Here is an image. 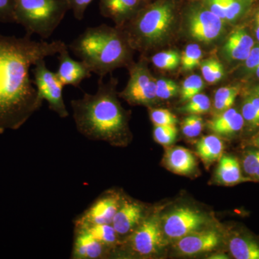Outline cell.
<instances>
[{
	"instance_id": "6da1fadb",
	"label": "cell",
	"mask_w": 259,
	"mask_h": 259,
	"mask_svg": "<svg viewBox=\"0 0 259 259\" xmlns=\"http://www.w3.org/2000/svg\"><path fill=\"white\" fill-rule=\"evenodd\" d=\"M68 48L62 40L36 41L0 34V134L18 130L42 106L30 69Z\"/></svg>"
},
{
	"instance_id": "7a4b0ae2",
	"label": "cell",
	"mask_w": 259,
	"mask_h": 259,
	"mask_svg": "<svg viewBox=\"0 0 259 259\" xmlns=\"http://www.w3.org/2000/svg\"><path fill=\"white\" fill-rule=\"evenodd\" d=\"M102 79L96 93H84L82 98L71 100L73 118L78 132L87 139L121 146L128 141L129 114L117 99V81L112 78L104 83Z\"/></svg>"
},
{
	"instance_id": "3957f363",
	"label": "cell",
	"mask_w": 259,
	"mask_h": 259,
	"mask_svg": "<svg viewBox=\"0 0 259 259\" xmlns=\"http://www.w3.org/2000/svg\"><path fill=\"white\" fill-rule=\"evenodd\" d=\"M68 48L100 78L132 64L134 49L120 27L102 24L87 28Z\"/></svg>"
},
{
	"instance_id": "277c9868",
	"label": "cell",
	"mask_w": 259,
	"mask_h": 259,
	"mask_svg": "<svg viewBox=\"0 0 259 259\" xmlns=\"http://www.w3.org/2000/svg\"><path fill=\"white\" fill-rule=\"evenodd\" d=\"M176 21L175 0H156L145 5L121 28L134 50L146 53L167 42L173 34Z\"/></svg>"
},
{
	"instance_id": "5b68a950",
	"label": "cell",
	"mask_w": 259,
	"mask_h": 259,
	"mask_svg": "<svg viewBox=\"0 0 259 259\" xmlns=\"http://www.w3.org/2000/svg\"><path fill=\"white\" fill-rule=\"evenodd\" d=\"M70 10L68 0H15V23L27 35L47 39L54 33Z\"/></svg>"
},
{
	"instance_id": "8992f818",
	"label": "cell",
	"mask_w": 259,
	"mask_h": 259,
	"mask_svg": "<svg viewBox=\"0 0 259 259\" xmlns=\"http://www.w3.org/2000/svg\"><path fill=\"white\" fill-rule=\"evenodd\" d=\"M166 239L161 219L157 214L146 215L139 226L125 239H122L113 255L122 250L130 256H153L160 253L166 245Z\"/></svg>"
},
{
	"instance_id": "52a82bcc",
	"label": "cell",
	"mask_w": 259,
	"mask_h": 259,
	"mask_svg": "<svg viewBox=\"0 0 259 259\" xmlns=\"http://www.w3.org/2000/svg\"><path fill=\"white\" fill-rule=\"evenodd\" d=\"M186 30L190 37L204 44H210L224 32V20L214 15L203 4H193L186 10Z\"/></svg>"
},
{
	"instance_id": "ba28073f",
	"label": "cell",
	"mask_w": 259,
	"mask_h": 259,
	"mask_svg": "<svg viewBox=\"0 0 259 259\" xmlns=\"http://www.w3.org/2000/svg\"><path fill=\"white\" fill-rule=\"evenodd\" d=\"M130 79L119 96L131 105L151 106L157 102L156 79L148 69L146 61L129 66Z\"/></svg>"
},
{
	"instance_id": "9c48e42d",
	"label": "cell",
	"mask_w": 259,
	"mask_h": 259,
	"mask_svg": "<svg viewBox=\"0 0 259 259\" xmlns=\"http://www.w3.org/2000/svg\"><path fill=\"white\" fill-rule=\"evenodd\" d=\"M32 73L33 84L39 97L42 100H47L49 109L56 112L61 118L67 117L69 114L63 97L64 86L58 79L56 72L48 69L45 60L41 59L35 64Z\"/></svg>"
},
{
	"instance_id": "30bf717a",
	"label": "cell",
	"mask_w": 259,
	"mask_h": 259,
	"mask_svg": "<svg viewBox=\"0 0 259 259\" xmlns=\"http://www.w3.org/2000/svg\"><path fill=\"white\" fill-rule=\"evenodd\" d=\"M125 196L119 191L108 190L100 194L88 209L75 218L74 226L112 224Z\"/></svg>"
},
{
	"instance_id": "8fae6325",
	"label": "cell",
	"mask_w": 259,
	"mask_h": 259,
	"mask_svg": "<svg viewBox=\"0 0 259 259\" xmlns=\"http://www.w3.org/2000/svg\"><path fill=\"white\" fill-rule=\"evenodd\" d=\"M205 223L202 213L190 207H179L163 218L161 223L163 234L168 239L179 240L197 231Z\"/></svg>"
},
{
	"instance_id": "7c38bea8",
	"label": "cell",
	"mask_w": 259,
	"mask_h": 259,
	"mask_svg": "<svg viewBox=\"0 0 259 259\" xmlns=\"http://www.w3.org/2000/svg\"><path fill=\"white\" fill-rule=\"evenodd\" d=\"M112 251L102 244L82 226H74L71 259H103L112 256Z\"/></svg>"
},
{
	"instance_id": "4fadbf2b",
	"label": "cell",
	"mask_w": 259,
	"mask_h": 259,
	"mask_svg": "<svg viewBox=\"0 0 259 259\" xmlns=\"http://www.w3.org/2000/svg\"><path fill=\"white\" fill-rule=\"evenodd\" d=\"M146 215L142 204L125 196L112 220V226L120 238L126 237L139 226Z\"/></svg>"
},
{
	"instance_id": "5bb4252c",
	"label": "cell",
	"mask_w": 259,
	"mask_h": 259,
	"mask_svg": "<svg viewBox=\"0 0 259 259\" xmlns=\"http://www.w3.org/2000/svg\"><path fill=\"white\" fill-rule=\"evenodd\" d=\"M221 240V236L217 231H197L177 240L175 249L181 255H197L217 248Z\"/></svg>"
},
{
	"instance_id": "9a60e30c",
	"label": "cell",
	"mask_w": 259,
	"mask_h": 259,
	"mask_svg": "<svg viewBox=\"0 0 259 259\" xmlns=\"http://www.w3.org/2000/svg\"><path fill=\"white\" fill-rule=\"evenodd\" d=\"M148 3L145 0H100V13L121 28Z\"/></svg>"
},
{
	"instance_id": "2e32d148",
	"label": "cell",
	"mask_w": 259,
	"mask_h": 259,
	"mask_svg": "<svg viewBox=\"0 0 259 259\" xmlns=\"http://www.w3.org/2000/svg\"><path fill=\"white\" fill-rule=\"evenodd\" d=\"M59 66L56 74L64 86L79 88L83 80L92 76V71L82 61H75L70 56L68 48L59 53Z\"/></svg>"
},
{
	"instance_id": "e0dca14e",
	"label": "cell",
	"mask_w": 259,
	"mask_h": 259,
	"mask_svg": "<svg viewBox=\"0 0 259 259\" xmlns=\"http://www.w3.org/2000/svg\"><path fill=\"white\" fill-rule=\"evenodd\" d=\"M254 47L253 37L244 28H237L232 32L223 46V54L231 61H245Z\"/></svg>"
},
{
	"instance_id": "ac0fdd59",
	"label": "cell",
	"mask_w": 259,
	"mask_h": 259,
	"mask_svg": "<svg viewBox=\"0 0 259 259\" xmlns=\"http://www.w3.org/2000/svg\"><path fill=\"white\" fill-rule=\"evenodd\" d=\"M164 161L171 171L181 175H191L197 167V160L193 153L181 146L168 148Z\"/></svg>"
},
{
	"instance_id": "d6986e66",
	"label": "cell",
	"mask_w": 259,
	"mask_h": 259,
	"mask_svg": "<svg viewBox=\"0 0 259 259\" xmlns=\"http://www.w3.org/2000/svg\"><path fill=\"white\" fill-rule=\"evenodd\" d=\"M244 122L242 114L231 107L209 120L207 125L216 134L226 136L239 132L243 128Z\"/></svg>"
},
{
	"instance_id": "ffe728a7",
	"label": "cell",
	"mask_w": 259,
	"mask_h": 259,
	"mask_svg": "<svg viewBox=\"0 0 259 259\" xmlns=\"http://www.w3.org/2000/svg\"><path fill=\"white\" fill-rule=\"evenodd\" d=\"M215 178L220 184L233 185L240 182L252 181L250 177L242 175L241 166L236 158L224 155L220 158L219 164L215 172Z\"/></svg>"
},
{
	"instance_id": "44dd1931",
	"label": "cell",
	"mask_w": 259,
	"mask_h": 259,
	"mask_svg": "<svg viewBox=\"0 0 259 259\" xmlns=\"http://www.w3.org/2000/svg\"><path fill=\"white\" fill-rule=\"evenodd\" d=\"M197 155L205 164L209 165L222 157L224 145L214 135L204 136L196 144Z\"/></svg>"
},
{
	"instance_id": "7402d4cb",
	"label": "cell",
	"mask_w": 259,
	"mask_h": 259,
	"mask_svg": "<svg viewBox=\"0 0 259 259\" xmlns=\"http://www.w3.org/2000/svg\"><path fill=\"white\" fill-rule=\"evenodd\" d=\"M231 254L236 259H259V244L254 240L236 236L229 242Z\"/></svg>"
},
{
	"instance_id": "603a6c76",
	"label": "cell",
	"mask_w": 259,
	"mask_h": 259,
	"mask_svg": "<svg viewBox=\"0 0 259 259\" xmlns=\"http://www.w3.org/2000/svg\"><path fill=\"white\" fill-rule=\"evenodd\" d=\"M82 226L88 230L95 238L102 244L106 245L112 250V255L116 248L120 244L121 238L114 229L112 224H97Z\"/></svg>"
},
{
	"instance_id": "cb8c5ba5",
	"label": "cell",
	"mask_w": 259,
	"mask_h": 259,
	"mask_svg": "<svg viewBox=\"0 0 259 259\" xmlns=\"http://www.w3.org/2000/svg\"><path fill=\"white\" fill-rule=\"evenodd\" d=\"M239 93L237 86L223 87L218 89L214 95V107L218 115L231 108Z\"/></svg>"
},
{
	"instance_id": "d4e9b609",
	"label": "cell",
	"mask_w": 259,
	"mask_h": 259,
	"mask_svg": "<svg viewBox=\"0 0 259 259\" xmlns=\"http://www.w3.org/2000/svg\"><path fill=\"white\" fill-rule=\"evenodd\" d=\"M151 61L158 69L170 71L181 64V54L176 51H161L153 55Z\"/></svg>"
},
{
	"instance_id": "484cf974",
	"label": "cell",
	"mask_w": 259,
	"mask_h": 259,
	"mask_svg": "<svg viewBox=\"0 0 259 259\" xmlns=\"http://www.w3.org/2000/svg\"><path fill=\"white\" fill-rule=\"evenodd\" d=\"M211 102L209 98L204 94L199 93L186 102L185 106L180 111L190 115H202L207 113L210 110Z\"/></svg>"
},
{
	"instance_id": "4316f807",
	"label": "cell",
	"mask_w": 259,
	"mask_h": 259,
	"mask_svg": "<svg viewBox=\"0 0 259 259\" xmlns=\"http://www.w3.org/2000/svg\"><path fill=\"white\" fill-rule=\"evenodd\" d=\"M255 0H225L226 21L238 20L249 9Z\"/></svg>"
},
{
	"instance_id": "83f0119b",
	"label": "cell",
	"mask_w": 259,
	"mask_h": 259,
	"mask_svg": "<svg viewBox=\"0 0 259 259\" xmlns=\"http://www.w3.org/2000/svg\"><path fill=\"white\" fill-rule=\"evenodd\" d=\"M204 88L202 78L197 74H192L182 82L180 87V96L182 102H186L197 94L201 93Z\"/></svg>"
},
{
	"instance_id": "f1b7e54d",
	"label": "cell",
	"mask_w": 259,
	"mask_h": 259,
	"mask_svg": "<svg viewBox=\"0 0 259 259\" xmlns=\"http://www.w3.org/2000/svg\"><path fill=\"white\" fill-rule=\"evenodd\" d=\"M200 64L202 76L207 82L216 83L224 76V68L219 61L209 59L202 61Z\"/></svg>"
},
{
	"instance_id": "f546056e",
	"label": "cell",
	"mask_w": 259,
	"mask_h": 259,
	"mask_svg": "<svg viewBox=\"0 0 259 259\" xmlns=\"http://www.w3.org/2000/svg\"><path fill=\"white\" fill-rule=\"evenodd\" d=\"M202 51L197 44H189L181 55V65L184 71H191L201 64Z\"/></svg>"
},
{
	"instance_id": "4dcf8cb0",
	"label": "cell",
	"mask_w": 259,
	"mask_h": 259,
	"mask_svg": "<svg viewBox=\"0 0 259 259\" xmlns=\"http://www.w3.org/2000/svg\"><path fill=\"white\" fill-rule=\"evenodd\" d=\"M176 125H154L153 138L155 141L163 146H170L176 141Z\"/></svg>"
},
{
	"instance_id": "1f68e13d",
	"label": "cell",
	"mask_w": 259,
	"mask_h": 259,
	"mask_svg": "<svg viewBox=\"0 0 259 259\" xmlns=\"http://www.w3.org/2000/svg\"><path fill=\"white\" fill-rule=\"evenodd\" d=\"M182 131L187 137H197L203 129V120L199 115H190L182 122Z\"/></svg>"
},
{
	"instance_id": "d6a6232c",
	"label": "cell",
	"mask_w": 259,
	"mask_h": 259,
	"mask_svg": "<svg viewBox=\"0 0 259 259\" xmlns=\"http://www.w3.org/2000/svg\"><path fill=\"white\" fill-rule=\"evenodd\" d=\"M180 93V87L171 79H156V96L158 100H168Z\"/></svg>"
},
{
	"instance_id": "836d02e7",
	"label": "cell",
	"mask_w": 259,
	"mask_h": 259,
	"mask_svg": "<svg viewBox=\"0 0 259 259\" xmlns=\"http://www.w3.org/2000/svg\"><path fill=\"white\" fill-rule=\"evenodd\" d=\"M243 166L250 178L259 180V150H252L245 153Z\"/></svg>"
},
{
	"instance_id": "e575fe53",
	"label": "cell",
	"mask_w": 259,
	"mask_h": 259,
	"mask_svg": "<svg viewBox=\"0 0 259 259\" xmlns=\"http://www.w3.org/2000/svg\"><path fill=\"white\" fill-rule=\"evenodd\" d=\"M150 117L154 125H176L178 122L176 115L166 109H151Z\"/></svg>"
},
{
	"instance_id": "d590c367",
	"label": "cell",
	"mask_w": 259,
	"mask_h": 259,
	"mask_svg": "<svg viewBox=\"0 0 259 259\" xmlns=\"http://www.w3.org/2000/svg\"><path fill=\"white\" fill-rule=\"evenodd\" d=\"M242 115L245 122L253 127L259 126V110L248 100L245 99L242 107Z\"/></svg>"
},
{
	"instance_id": "8d00e7d4",
	"label": "cell",
	"mask_w": 259,
	"mask_h": 259,
	"mask_svg": "<svg viewBox=\"0 0 259 259\" xmlns=\"http://www.w3.org/2000/svg\"><path fill=\"white\" fill-rule=\"evenodd\" d=\"M15 0H0V23H15Z\"/></svg>"
},
{
	"instance_id": "74e56055",
	"label": "cell",
	"mask_w": 259,
	"mask_h": 259,
	"mask_svg": "<svg viewBox=\"0 0 259 259\" xmlns=\"http://www.w3.org/2000/svg\"><path fill=\"white\" fill-rule=\"evenodd\" d=\"M93 0H68L70 10H72L74 18L81 20L84 16L85 12L89 5Z\"/></svg>"
},
{
	"instance_id": "f35d334b",
	"label": "cell",
	"mask_w": 259,
	"mask_h": 259,
	"mask_svg": "<svg viewBox=\"0 0 259 259\" xmlns=\"http://www.w3.org/2000/svg\"><path fill=\"white\" fill-rule=\"evenodd\" d=\"M244 61L245 69L248 71H254L259 65V44L253 47Z\"/></svg>"
},
{
	"instance_id": "ab89813d",
	"label": "cell",
	"mask_w": 259,
	"mask_h": 259,
	"mask_svg": "<svg viewBox=\"0 0 259 259\" xmlns=\"http://www.w3.org/2000/svg\"><path fill=\"white\" fill-rule=\"evenodd\" d=\"M254 20V31L255 37L259 42V9L257 10L255 15Z\"/></svg>"
},
{
	"instance_id": "60d3db41",
	"label": "cell",
	"mask_w": 259,
	"mask_h": 259,
	"mask_svg": "<svg viewBox=\"0 0 259 259\" xmlns=\"http://www.w3.org/2000/svg\"><path fill=\"white\" fill-rule=\"evenodd\" d=\"M248 100L251 102V103L259 110V97L256 95H251L248 97Z\"/></svg>"
},
{
	"instance_id": "b9f144b4",
	"label": "cell",
	"mask_w": 259,
	"mask_h": 259,
	"mask_svg": "<svg viewBox=\"0 0 259 259\" xmlns=\"http://www.w3.org/2000/svg\"><path fill=\"white\" fill-rule=\"evenodd\" d=\"M252 143H253V146H255L259 148V134L257 135L253 139L252 141Z\"/></svg>"
},
{
	"instance_id": "7bdbcfd3",
	"label": "cell",
	"mask_w": 259,
	"mask_h": 259,
	"mask_svg": "<svg viewBox=\"0 0 259 259\" xmlns=\"http://www.w3.org/2000/svg\"><path fill=\"white\" fill-rule=\"evenodd\" d=\"M212 258H228V257H226V255L223 254H217L212 255Z\"/></svg>"
},
{
	"instance_id": "ee69618b",
	"label": "cell",
	"mask_w": 259,
	"mask_h": 259,
	"mask_svg": "<svg viewBox=\"0 0 259 259\" xmlns=\"http://www.w3.org/2000/svg\"><path fill=\"white\" fill-rule=\"evenodd\" d=\"M252 95H256V96L259 97V85H258L257 87H255V88L253 89V93H252Z\"/></svg>"
},
{
	"instance_id": "f6af8a7d",
	"label": "cell",
	"mask_w": 259,
	"mask_h": 259,
	"mask_svg": "<svg viewBox=\"0 0 259 259\" xmlns=\"http://www.w3.org/2000/svg\"><path fill=\"white\" fill-rule=\"evenodd\" d=\"M253 72L255 73V76H256V77L259 79V65L258 66H257L256 69L254 70V71Z\"/></svg>"
},
{
	"instance_id": "bcb514c9",
	"label": "cell",
	"mask_w": 259,
	"mask_h": 259,
	"mask_svg": "<svg viewBox=\"0 0 259 259\" xmlns=\"http://www.w3.org/2000/svg\"><path fill=\"white\" fill-rule=\"evenodd\" d=\"M145 1L148 2V0H145Z\"/></svg>"
}]
</instances>
